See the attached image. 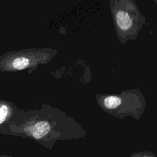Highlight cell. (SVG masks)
Returning <instances> with one entry per match:
<instances>
[{"label":"cell","mask_w":157,"mask_h":157,"mask_svg":"<svg viewBox=\"0 0 157 157\" xmlns=\"http://www.w3.org/2000/svg\"><path fill=\"white\" fill-rule=\"evenodd\" d=\"M121 104V99L120 98L115 96H109L105 97L103 100L104 105L109 109H113L117 107Z\"/></svg>","instance_id":"cell-4"},{"label":"cell","mask_w":157,"mask_h":157,"mask_svg":"<svg viewBox=\"0 0 157 157\" xmlns=\"http://www.w3.org/2000/svg\"><path fill=\"white\" fill-rule=\"evenodd\" d=\"M1 157H7V156H1Z\"/></svg>","instance_id":"cell-6"},{"label":"cell","mask_w":157,"mask_h":157,"mask_svg":"<svg viewBox=\"0 0 157 157\" xmlns=\"http://www.w3.org/2000/svg\"><path fill=\"white\" fill-rule=\"evenodd\" d=\"M8 114V107L6 105L0 106V124L2 123L5 120Z\"/></svg>","instance_id":"cell-5"},{"label":"cell","mask_w":157,"mask_h":157,"mask_svg":"<svg viewBox=\"0 0 157 157\" xmlns=\"http://www.w3.org/2000/svg\"><path fill=\"white\" fill-rule=\"evenodd\" d=\"M50 126L46 121L37 123L29 129V134L36 139H40L44 137L50 131Z\"/></svg>","instance_id":"cell-3"},{"label":"cell","mask_w":157,"mask_h":157,"mask_svg":"<svg viewBox=\"0 0 157 157\" xmlns=\"http://www.w3.org/2000/svg\"><path fill=\"white\" fill-rule=\"evenodd\" d=\"M33 53H15L7 56L6 61H2V63L4 70H21L26 69L32 65L38 63L39 57H36Z\"/></svg>","instance_id":"cell-1"},{"label":"cell","mask_w":157,"mask_h":157,"mask_svg":"<svg viewBox=\"0 0 157 157\" xmlns=\"http://www.w3.org/2000/svg\"><path fill=\"white\" fill-rule=\"evenodd\" d=\"M115 20L118 27L123 31H128L132 28V18L126 11L119 10L116 14Z\"/></svg>","instance_id":"cell-2"}]
</instances>
